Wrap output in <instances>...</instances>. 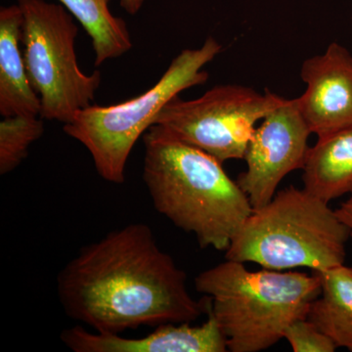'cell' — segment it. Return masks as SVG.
I'll return each instance as SVG.
<instances>
[{
  "mask_svg": "<svg viewBox=\"0 0 352 352\" xmlns=\"http://www.w3.org/2000/svg\"><path fill=\"white\" fill-rule=\"evenodd\" d=\"M57 294L69 318L99 333L191 323L206 310L190 294L186 272L140 222L82 248L58 274Z\"/></svg>",
  "mask_w": 352,
  "mask_h": 352,
  "instance_id": "obj_1",
  "label": "cell"
},
{
  "mask_svg": "<svg viewBox=\"0 0 352 352\" xmlns=\"http://www.w3.org/2000/svg\"><path fill=\"white\" fill-rule=\"evenodd\" d=\"M143 141V179L157 212L201 248L226 251L254 208L223 163L157 124Z\"/></svg>",
  "mask_w": 352,
  "mask_h": 352,
  "instance_id": "obj_2",
  "label": "cell"
},
{
  "mask_svg": "<svg viewBox=\"0 0 352 352\" xmlns=\"http://www.w3.org/2000/svg\"><path fill=\"white\" fill-rule=\"evenodd\" d=\"M195 288L208 296L206 308L226 336L228 351L258 352L284 339L294 321L307 317L321 286L314 272L250 271L226 259L201 272Z\"/></svg>",
  "mask_w": 352,
  "mask_h": 352,
  "instance_id": "obj_3",
  "label": "cell"
},
{
  "mask_svg": "<svg viewBox=\"0 0 352 352\" xmlns=\"http://www.w3.org/2000/svg\"><path fill=\"white\" fill-rule=\"evenodd\" d=\"M349 238L327 201L291 186L254 210L231 241L226 259L270 270L323 271L344 263Z\"/></svg>",
  "mask_w": 352,
  "mask_h": 352,
  "instance_id": "obj_4",
  "label": "cell"
},
{
  "mask_svg": "<svg viewBox=\"0 0 352 352\" xmlns=\"http://www.w3.org/2000/svg\"><path fill=\"white\" fill-rule=\"evenodd\" d=\"M221 50L219 41L208 36L200 48L182 50L156 85L144 94L116 105H90L64 124L65 133L87 148L104 180L122 184L127 161L138 139L180 92L208 82L204 67Z\"/></svg>",
  "mask_w": 352,
  "mask_h": 352,
  "instance_id": "obj_5",
  "label": "cell"
},
{
  "mask_svg": "<svg viewBox=\"0 0 352 352\" xmlns=\"http://www.w3.org/2000/svg\"><path fill=\"white\" fill-rule=\"evenodd\" d=\"M23 13L22 44L25 69L41 102V117L66 124L92 105L101 73L87 75L76 53L78 27L61 4L18 0Z\"/></svg>",
  "mask_w": 352,
  "mask_h": 352,
  "instance_id": "obj_6",
  "label": "cell"
},
{
  "mask_svg": "<svg viewBox=\"0 0 352 352\" xmlns=\"http://www.w3.org/2000/svg\"><path fill=\"white\" fill-rule=\"evenodd\" d=\"M284 99L242 85H217L194 100L175 97L162 109L154 124L221 163L244 160L256 122Z\"/></svg>",
  "mask_w": 352,
  "mask_h": 352,
  "instance_id": "obj_7",
  "label": "cell"
},
{
  "mask_svg": "<svg viewBox=\"0 0 352 352\" xmlns=\"http://www.w3.org/2000/svg\"><path fill=\"white\" fill-rule=\"evenodd\" d=\"M254 129L245 150L247 170L236 180L254 210L272 200L289 173L303 168L311 134L300 113L298 98L284 99Z\"/></svg>",
  "mask_w": 352,
  "mask_h": 352,
  "instance_id": "obj_8",
  "label": "cell"
},
{
  "mask_svg": "<svg viewBox=\"0 0 352 352\" xmlns=\"http://www.w3.org/2000/svg\"><path fill=\"white\" fill-rule=\"evenodd\" d=\"M300 78L307 90L298 106L311 133L323 138L352 126V56L344 46L332 43L308 58Z\"/></svg>",
  "mask_w": 352,
  "mask_h": 352,
  "instance_id": "obj_9",
  "label": "cell"
},
{
  "mask_svg": "<svg viewBox=\"0 0 352 352\" xmlns=\"http://www.w3.org/2000/svg\"><path fill=\"white\" fill-rule=\"evenodd\" d=\"M207 309V308H206ZM208 318L200 326L166 323L145 337L126 338L120 333L90 332L82 326L66 329L62 342L75 352H226V336L207 309Z\"/></svg>",
  "mask_w": 352,
  "mask_h": 352,
  "instance_id": "obj_10",
  "label": "cell"
},
{
  "mask_svg": "<svg viewBox=\"0 0 352 352\" xmlns=\"http://www.w3.org/2000/svg\"><path fill=\"white\" fill-rule=\"evenodd\" d=\"M23 13L18 4L0 9V115L41 116V102L25 69Z\"/></svg>",
  "mask_w": 352,
  "mask_h": 352,
  "instance_id": "obj_11",
  "label": "cell"
},
{
  "mask_svg": "<svg viewBox=\"0 0 352 352\" xmlns=\"http://www.w3.org/2000/svg\"><path fill=\"white\" fill-rule=\"evenodd\" d=\"M302 170L303 188L327 203L352 194V126L319 138Z\"/></svg>",
  "mask_w": 352,
  "mask_h": 352,
  "instance_id": "obj_12",
  "label": "cell"
},
{
  "mask_svg": "<svg viewBox=\"0 0 352 352\" xmlns=\"http://www.w3.org/2000/svg\"><path fill=\"white\" fill-rule=\"evenodd\" d=\"M320 294L312 302L307 318L333 340L352 352V267L344 264L314 271Z\"/></svg>",
  "mask_w": 352,
  "mask_h": 352,
  "instance_id": "obj_13",
  "label": "cell"
},
{
  "mask_svg": "<svg viewBox=\"0 0 352 352\" xmlns=\"http://www.w3.org/2000/svg\"><path fill=\"white\" fill-rule=\"evenodd\" d=\"M82 25L91 38L95 66L117 59L131 50L126 21L111 12V0H57Z\"/></svg>",
  "mask_w": 352,
  "mask_h": 352,
  "instance_id": "obj_14",
  "label": "cell"
},
{
  "mask_svg": "<svg viewBox=\"0 0 352 352\" xmlns=\"http://www.w3.org/2000/svg\"><path fill=\"white\" fill-rule=\"evenodd\" d=\"M44 133L41 116H11L0 122V175L15 170L29 154L32 143Z\"/></svg>",
  "mask_w": 352,
  "mask_h": 352,
  "instance_id": "obj_15",
  "label": "cell"
},
{
  "mask_svg": "<svg viewBox=\"0 0 352 352\" xmlns=\"http://www.w3.org/2000/svg\"><path fill=\"white\" fill-rule=\"evenodd\" d=\"M284 339L294 352H333L338 349L307 317L294 321L285 331Z\"/></svg>",
  "mask_w": 352,
  "mask_h": 352,
  "instance_id": "obj_16",
  "label": "cell"
},
{
  "mask_svg": "<svg viewBox=\"0 0 352 352\" xmlns=\"http://www.w3.org/2000/svg\"><path fill=\"white\" fill-rule=\"evenodd\" d=\"M336 210L338 217L349 230V237L352 238V194L346 201H342Z\"/></svg>",
  "mask_w": 352,
  "mask_h": 352,
  "instance_id": "obj_17",
  "label": "cell"
},
{
  "mask_svg": "<svg viewBox=\"0 0 352 352\" xmlns=\"http://www.w3.org/2000/svg\"><path fill=\"white\" fill-rule=\"evenodd\" d=\"M144 3L145 0H120V6L129 15H136Z\"/></svg>",
  "mask_w": 352,
  "mask_h": 352,
  "instance_id": "obj_18",
  "label": "cell"
}]
</instances>
